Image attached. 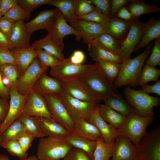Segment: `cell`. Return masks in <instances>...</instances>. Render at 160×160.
Wrapping results in <instances>:
<instances>
[{
	"instance_id": "6da1fadb",
	"label": "cell",
	"mask_w": 160,
	"mask_h": 160,
	"mask_svg": "<svg viewBox=\"0 0 160 160\" xmlns=\"http://www.w3.org/2000/svg\"><path fill=\"white\" fill-rule=\"evenodd\" d=\"M152 43L148 44L145 50L135 57L130 58L121 64L119 75L113 84L115 87L138 85L143 65L151 50Z\"/></svg>"
},
{
	"instance_id": "7a4b0ae2",
	"label": "cell",
	"mask_w": 160,
	"mask_h": 160,
	"mask_svg": "<svg viewBox=\"0 0 160 160\" xmlns=\"http://www.w3.org/2000/svg\"><path fill=\"white\" fill-rule=\"evenodd\" d=\"M123 93L127 101L142 117L154 116V107L158 106L160 99L149 95L142 90H135L127 87Z\"/></svg>"
},
{
	"instance_id": "3957f363",
	"label": "cell",
	"mask_w": 160,
	"mask_h": 160,
	"mask_svg": "<svg viewBox=\"0 0 160 160\" xmlns=\"http://www.w3.org/2000/svg\"><path fill=\"white\" fill-rule=\"evenodd\" d=\"M100 101L118 94L113 84L110 82L100 69L97 62L81 78Z\"/></svg>"
},
{
	"instance_id": "277c9868",
	"label": "cell",
	"mask_w": 160,
	"mask_h": 160,
	"mask_svg": "<svg viewBox=\"0 0 160 160\" xmlns=\"http://www.w3.org/2000/svg\"><path fill=\"white\" fill-rule=\"evenodd\" d=\"M72 148L64 138L44 137L39 142L36 155L39 160H60Z\"/></svg>"
},
{
	"instance_id": "5b68a950",
	"label": "cell",
	"mask_w": 160,
	"mask_h": 160,
	"mask_svg": "<svg viewBox=\"0 0 160 160\" xmlns=\"http://www.w3.org/2000/svg\"><path fill=\"white\" fill-rule=\"evenodd\" d=\"M57 95L74 123L88 121L99 105V102H85L75 99L64 92Z\"/></svg>"
},
{
	"instance_id": "8992f818",
	"label": "cell",
	"mask_w": 160,
	"mask_h": 160,
	"mask_svg": "<svg viewBox=\"0 0 160 160\" xmlns=\"http://www.w3.org/2000/svg\"><path fill=\"white\" fill-rule=\"evenodd\" d=\"M154 119V116L144 117L136 114L128 116L123 124L117 129L119 135L128 137L137 145L146 134L147 127Z\"/></svg>"
},
{
	"instance_id": "52a82bcc",
	"label": "cell",
	"mask_w": 160,
	"mask_h": 160,
	"mask_svg": "<svg viewBox=\"0 0 160 160\" xmlns=\"http://www.w3.org/2000/svg\"><path fill=\"white\" fill-rule=\"evenodd\" d=\"M135 146L137 160H160V126L147 132Z\"/></svg>"
},
{
	"instance_id": "ba28073f",
	"label": "cell",
	"mask_w": 160,
	"mask_h": 160,
	"mask_svg": "<svg viewBox=\"0 0 160 160\" xmlns=\"http://www.w3.org/2000/svg\"><path fill=\"white\" fill-rule=\"evenodd\" d=\"M92 65V64H75L68 59L65 58L58 65L51 68L49 74L52 77L62 81L72 80L81 79Z\"/></svg>"
},
{
	"instance_id": "9c48e42d",
	"label": "cell",
	"mask_w": 160,
	"mask_h": 160,
	"mask_svg": "<svg viewBox=\"0 0 160 160\" xmlns=\"http://www.w3.org/2000/svg\"><path fill=\"white\" fill-rule=\"evenodd\" d=\"M48 68L39 62L37 57H36L17 79L15 87L18 92L22 95L28 96L38 79Z\"/></svg>"
},
{
	"instance_id": "30bf717a",
	"label": "cell",
	"mask_w": 160,
	"mask_h": 160,
	"mask_svg": "<svg viewBox=\"0 0 160 160\" xmlns=\"http://www.w3.org/2000/svg\"><path fill=\"white\" fill-rule=\"evenodd\" d=\"M144 23L138 19L131 20L128 33L121 42L119 56L122 62L129 58L130 55L140 42L142 37Z\"/></svg>"
},
{
	"instance_id": "8fae6325",
	"label": "cell",
	"mask_w": 160,
	"mask_h": 160,
	"mask_svg": "<svg viewBox=\"0 0 160 160\" xmlns=\"http://www.w3.org/2000/svg\"><path fill=\"white\" fill-rule=\"evenodd\" d=\"M52 119L72 133L75 123L70 116L57 94L43 96Z\"/></svg>"
},
{
	"instance_id": "7c38bea8",
	"label": "cell",
	"mask_w": 160,
	"mask_h": 160,
	"mask_svg": "<svg viewBox=\"0 0 160 160\" xmlns=\"http://www.w3.org/2000/svg\"><path fill=\"white\" fill-rule=\"evenodd\" d=\"M9 109L7 115L0 125V134L11 124L19 118L26 102L28 96L23 95L17 91L15 86L9 89Z\"/></svg>"
},
{
	"instance_id": "4fadbf2b",
	"label": "cell",
	"mask_w": 160,
	"mask_h": 160,
	"mask_svg": "<svg viewBox=\"0 0 160 160\" xmlns=\"http://www.w3.org/2000/svg\"><path fill=\"white\" fill-rule=\"evenodd\" d=\"M48 34L52 40L63 51L64 48L63 39L68 35H74L76 39H81V35L66 21L61 12L57 13L55 23Z\"/></svg>"
},
{
	"instance_id": "5bb4252c",
	"label": "cell",
	"mask_w": 160,
	"mask_h": 160,
	"mask_svg": "<svg viewBox=\"0 0 160 160\" xmlns=\"http://www.w3.org/2000/svg\"><path fill=\"white\" fill-rule=\"evenodd\" d=\"M69 23L81 35L83 43L88 45L100 35L107 33L105 27L97 23L76 18Z\"/></svg>"
},
{
	"instance_id": "9a60e30c",
	"label": "cell",
	"mask_w": 160,
	"mask_h": 160,
	"mask_svg": "<svg viewBox=\"0 0 160 160\" xmlns=\"http://www.w3.org/2000/svg\"><path fill=\"white\" fill-rule=\"evenodd\" d=\"M62 82L63 92L71 97L85 102H100L81 79Z\"/></svg>"
},
{
	"instance_id": "2e32d148",
	"label": "cell",
	"mask_w": 160,
	"mask_h": 160,
	"mask_svg": "<svg viewBox=\"0 0 160 160\" xmlns=\"http://www.w3.org/2000/svg\"><path fill=\"white\" fill-rule=\"evenodd\" d=\"M22 114L29 116L43 117L53 119L43 96L33 90L28 95Z\"/></svg>"
},
{
	"instance_id": "e0dca14e",
	"label": "cell",
	"mask_w": 160,
	"mask_h": 160,
	"mask_svg": "<svg viewBox=\"0 0 160 160\" xmlns=\"http://www.w3.org/2000/svg\"><path fill=\"white\" fill-rule=\"evenodd\" d=\"M58 12L56 8L41 11L33 19L25 23V27L32 33L34 31L43 29L46 30L48 32L55 23Z\"/></svg>"
},
{
	"instance_id": "ac0fdd59",
	"label": "cell",
	"mask_w": 160,
	"mask_h": 160,
	"mask_svg": "<svg viewBox=\"0 0 160 160\" xmlns=\"http://www.w3.org/2000/svg\"><path fill=\"white\" fill-rule=\"evenodd\" d=\"M128 137L119 135L115 141L111 160H137L135 145Z\"/></svg>"
},
{
	"instance_id": "d6986e66",
	"label": "cell",
	"mask_w": 160,
	"mask_h": 160,
	"mask_svg": "<svg viewBox=\"0 0 160 160\" xmlns=\"http://www.w3.org/2000/svg\"><path fill=\"white\" fill-rule=\"evenodd\" d=\"M33 90L44 96L59 94L63 92V88L62 81L48 76L45 72L38 79Z\"/></svg>"
},
{
	"instance_id": "ffe728a7",
	"label": "cell",
	"mask_w": 160,
	"mask_h": 160,
	"mask_svg": "<svg viewBox=\"0 0 160 160\" xmlns=\"http://www.w3.org/2000/svg\"><path fill=\"white\" fill-rule=\"evenodd\" d=\"M24 21L15 22L12 32L8 39L12 48H26L30 47V39L32 34L26 28Z\"/></svg>"
},
{
	"instance_id": "44dd1931",
	"label": "cell",
	"mask_w": 160,
	"mask_h": 160,
	"mask_svg": "<svg viewBox=\"0 0 160 160\" xmlns=\"http://www.w3.org/2000/svg\"><path fill=\"white\" fill-rule=\"evenodd\" d=\"M98 107L87 121L94 124L97 128L105 143H111L115 141L119 135L116 129L105 121L100 116L99 112Z\"/></svg>"
},
{
	"instance_id": "7402d4cb",
	"label": "cell",
	"mask_w": 160,
	"mask_h": 160,
	"mask_svg": "<svg viewBox=\"0 0 160 160\" xmlns=\"http://www.w3.org/2000/svg\"><path fill=\"white\" fill-rule=\"evenodd\" d=\"M36 117L45 137L65 138L71 133L53 119L43 117Z\"/></svg>"
},
{
	"instance_id": "603a6c76",
	"label": "cell",
	"mask_w": 160,
	"mask_h": 160,
	"mask_svg": "<svg viewBox=\"0 0 160 160\" xmlns=\"http://www.w3.org/2000/svg\"><path fill=\"white\" fill-rule=\"evenodd\" d=\"M16 59L15 65L19 77L25 72L35 58L37 57L35 48L31 46L26 48H12Z\"/></svg>"
},
{
	"instance_id": "cb8c5ba5",
	"label": "cell",
	"mask_w": 160,
	"mask_h": 160,
	"mask_svg": "<svg viewBox=\"0 0 160 160\" xmlns=\"http://www.w3.org/2000/svg\"><path fill=\"white\" fill-rule=\"evenodd\" d=\"M159 37L160 20L156 19L154 17H152L148 22L144 23L142 37L133 52H136L140 48L147 45L153 40Z\"/></svg>"
},
{
	"instance_id": "d4e9b609",
	"label": "cell",
	"mask_w": 160,
	"mask_h": 160,
	"mask_svg": "<svg viewBox=\"0 0 160 160\" xmlns=\"http://www.w3.org/2000/svg\"><path fill=\"white\" fill-rule=\"evenodd\" d=\"M131 21L122 20L116 17L111 18L105 27L107 33L121 42L128 33Z\"/></svg>"
},
{
	"instance_id": "484cf974",
	"label": "cell",
	"mask_w": 160,
	"mask_h": 160,
	"mask_svg": "<svg viewBox=\"0 0 160 160\" xmlns=\"http://www.w3.org/2000/svg\"><path fill=\"white\" fill-rule=\"evenodd\" d=\"M71 133L95 141L102 138L101 135L97 128L94 124L85 120L75 122L73 130Z\"/></svg>"
},
{
	"instance_id": "4316f807",
	"label": "cell",
	"mask_w": 160,
	"mask_h": 160,
	"mask_svg": "<svg viewBox=\"0 0 160 160\" xmlns=\"http://www.w3.org/2000/svg\"><path fill=\"white\" fill-rule=\"evenodd\" d=\"M73 147L80 149L85 152L91 160L97 146L96 141L89 140L71 133L64 138Z\"/></svg>"
},
{
	"instance_id": "83f0119b",
	"label": "cell",
	"mask_w": 160,
	"mask_h": 160,
	"mask_svg": "<svg viewBox=\"0 0 160 160\" xmlns=\"http://www.w3.org/2000/svg\"><path fill=\"white\" fill-rule=\"evenodd\" d=\"M103 101L105 105L125 117L132 114H137L135 110L127 100L118 94L108 97Z\"/></svg>"
},
{
	"instance_id": "f1b7e54d",
	"label": "cell",
	"mask_w": 160,
	"mask_h": 160,
	"mask_svg": "<svg viewBox=\"0 0 160 160\" xmlns=\"http://www.w3.org/2000/svg\"><path fill=\"white\" fill-rule=\"evenodd\" d=\"M121 42L112 35L105 33L93 39L89 44L97 47L119 56Z\"/></svg>"
},
{
	"instance_id": "f546056e",
	"label": "cell",
	"mask_w": 160,
	"mask_h": 160,
	"mask_svg": "<svg viewBox=\"0 0 160 160\" xmlns=\"http://www.w3.org/2000/svg\"><path fill=\"white\" fill-rule=\"evenodd\" d=\"M98 111L101 118L116 129L121 126L126 119L127 117L119 113L105 104L99 105Z\"/></svg>"
},
{
	"instance_id": "4dcf8cb0",
	"label": "cell",
	"mask_w": 160,
	"mask_h": 160,
	"mask_svg": "<svg viewBox=\"0 0 160 160\" xmlns=\"http://www.w3.org/2000/svg\"><path fill=\"white\" fill-rule=\"evenodd\" d=\"M31 46L35 48L43 49L60 60L65 59L63 51L52 40L48 34L44 37L34 41Z\"/></svg>"
},
{
	"instance_id": "1f68e13d",
	"label": "cell",
	"mask_w": 160,
	"mask_h": 160,
	"mask_svg": "<svg viewBox=\"0 0 160 160\" xmlns=\"http://www.w3.org/2000/svg\"><path fill=\"white\" fill-rule=\"evenodd\" d=\"M24 125L18 118L11 124L0 134V146L7 141L17 140L26 132Z\"/></svg>"
},
{
	"instance_id": "d6a6232c",
	"label": "cell",
	"mask_w": 160,
	"mask_h": 160,
	"mask_svg": "<svg viewBox=\"0 0 160 160\" xmlns=\"http://www.w3.org/2000/svg\"><path fill=\"white\" fill-rule=\"evenodd\" d=\"M126 7L132 14L133 19H138L144 14L160 11L157 6L146 4L142 0H134L129 2Z\"/></svg>"
},
{
	"instance_id": "836d02e7",
	"label": "cell",
	"mask_w": 160,
	"mask_h": 160,
	"mask_svg": "<svg viewBox=\"0 0 160 160\" xmlns=\"http://www.w3.org/2000/svg\"><path fill=\"white\" fill-rule=\"evenodd\" d=\"M97 62L103 74L110 82L114 84L119 75L121 63L109 60H100Z\"/></svg>"
},
{
	"instance_id": "e575fe53",
	"label": "cell",
	"mask_w": 160,
	"mask_h": 160,
	"mask_svg": "<svg viewBox=\"0 0 160 160\" xmlns=\"http://www.w3.org/2000/svg\"><path fill=\"white\" fill-rule=\"evenodd\" d=\"M88 45L89 54L92 59L95 62L103 60L114 61L120 63H122L119 55L94 45Z\"/></svg>"
},
{
	"instance_id": "d590c367",
	"label": "cell",
	"mask_w": 160,
	"mask_h": 160,
	"mask_svg": "<svg viewBox=\"0 0 160 160\" xmlns=\"http://www.w3.org/2000/svg\"><path fill=\"white\" fill-rule=\"evenodd\" d=\"M75 1V0H52L48 5L56 7L66 21L69 22L76 18L74 14Z\"/></svg>"
},
{
	"instance_id": "8d00e7d4",
	"label": "cell",
	"mask_w": 160,
	"mask_h": 160,
	"mask_svg": "<svg viewBox=\"0 0 160 160\" xmlns=\"http://www.w3.org/2000/svg\"><path fill=\"white\" fill-rule=\"evenodd\" d=\"M19 119L25 127L27 133L35 138H41L45 137L39 127L36 117L21 114Z\"/></svg>"
},
{
	"instance_id": "74e56055",
	"label": "cell",
	"mask_w": 160,
	"mask_h": 160,
	"mask_svg": "<svg viewBox=\"0 0 160 160\" xmlns=\"http://www.w3.org/2000/svg\"><path fill=\"white\" fill-rule=\"evenodd\" d=\"M115 141L108 144L104 142L102 138L98 139L96 141L93 160H109L113 154Z\"/></svg>"
},
{
	"instance_id": "f35d334b",
	"label": "cell",
	"mask_w": 160,
	"mask_h": 160,
	"mask_svg": "<svg viewBox=\"0 0 160 160\" xmlns=\"http://www.w3.org/2000/svg\"><path fill=\"white\" fill-rule=\"evenodd\" d=\"M160 75V69L144 64L142 68L138 85L142 86L151 81L156 82L159 80Z\"/></svg>"
},
{
	"instance_id": "ab89813d",
	"label": "cell",
	"mask_w": 160,
	"mask_h": 160,
	"mask_svg": "<svg viewBox=\"0 0 160 160\" xmlns=\"http://www.w3.org/2000/svg\"><path fill=\"white\" fill-rule=\"evenodd\" d=\"M5 149L10 154L18 157L22 160L28 158L27 151H24L17 140L6 141L1 146Z\"/></svg>"
},
{
	"instance_id": "60d3db41",
	"label": "cell",
	"mask_w": 160,
	"mask_h": 160,
	"mask_svg": "<svg viewBox=\"0 0 160 160\" xmlns=\"http://www.w3.org/2000/svg\"><path fill=\"white\" fill-rule=\"evenodd\" d=\"M3 16L15 22L20 20H28L31 15V13L26 11L18 4Z\"/></svg>"
},
{
	"instance_id": "b9f144b4",
	"label": "cell",
	"mask_w": 160,
	"mask_h": 160,
	"mask_svg": "<svg viewBox=\"0 0 160 160\" xmlns=\"http://www.w3.org/2000/svg\"><path fill=\"white\" fill-rule=\"evenodd\" d=\"M95 9L89 0H75L74 14L76 18L86 15Z\"/></svg>"
},
{
	"instance_id": "7bdbcfd3",
	"label": "cell",
	"mask_w": 160,
	"mask_h": 160,
	"mask_svg": "<svg viewBox=\"0 0 160 160\" xmlns=\"http://www.w3.org/2000/svg\"><path fill=\"white\" fill-rule=\"evenodd\" d=\"M35 49L38 60L44 66L52 68L60 63L61 60L43 49L39 48Z\"/></svg>"
},
{
	"instance_id": "ee69618b",
	"label": "cell",
	"mask_w": 160,
	"mask_h": 160,
	"mask_svg": "<svg viewBox=\"0 0 160 160\" xmlns=\"http://www.w3.org/2000/svg\"><path fill=\"white\" fill-rule=\"evenodd\" d=\"M76 18L99 24L105 27L108 24L111 18L96 9L93 12Z\"/></svg>"
},
{
	"instance_id": "f6af8a7d",
	"label": "cell",
	"mask_w": 160,
	"mask_h": 160,
	"mask_svg": "<svg viewBox=\"0 0 160 160\" xmlns=\"http://www.w3.org/2000/svg\"><path fill=\"white\" fill-rule=\"evenodd\" d=\"M0 73L2 77L8 79L15 85L19 76L18 70L15 64H6L0 66Z\"/></svg>"
},
{
	"instance_id": "bcb514c9",
	"label": "cell",
	"mask_w": 160,
	"mask_h": 160,
	"mask_svg": "<svg viewBox=\"0 0 160 160\" xmlns=\"http://www.w3.org/2000/svg\"><path fill=\"white\" fill-rule=\"evenodd\" d=\"M145 64L153 67L160 65V37L155 39L151 54Z\"/></svg>"
},
{
	"instance_id": "7dc6e473",
	"label": "cell",
	"mask_w": 160,
	"mask_h": 160,
	"mask_svg": "<svg viewBox=\"0 0 160 160\" xmlns=\"http://www.w3.org/2000/svg\"><path fill=\"white\" fill-rule=\"evenodd\" d=\"M18 0L19 5L30 13L43 5H48L52 1V0Z\"/></svg>"
},
{
	"instance_id": "c3c4849f",
	"label": "cell",
	"mask_w": 160,
	"mask_h": 160,
	"mask_svg": "<svg viewBox=\"0 0 160 160\" xmlns=\"http://www.w3.org/2000/svg\"><path fill=\"white\" fill-rule=\"evenodd\" d=\"M15 22L4 16L0 17V31L8 39L13 30Z\"/></svg>"
},
{
	"instance_id": "681fc988",
	"label": "cell",
	"mask_w": 160,
	"mask_h": 160,
	"mask_svg": "<svg viewBox=\"0 0 160 160\" xmlns=\"http://www.w3.org/2000/svg\"><path fill=\"white\" fill-rule=\"evenodd\" d=\"M6 64H16L15 57L11 49L1 47L0 49V66Z\"/></svg>"
},
{
	"instance_id": "f907efd6",
	"label": "cell",
	"mask_w": 160,
	"mask_h": 160,
	"mask_svg": "<svg viewBox=\"0 0 160 160\" xmlns=\"http://www.w3.org/2000/svg\"><path fill=\"white\" fill-rule=\"evenodd\" d=\"M96 9L111 18V0H89Z\"/></svg>"
},
{
	"instance_id": "816d5d0a",
	"label": "cell",
	"mask_w": 160,
	"mask_h": 160,
	"mask_svg": "<svg viewBox=\"0 0 160 160\" xmlns=\"http://www.w3.org/2000/svg\"><path fill=\"white\" fill-rule=\"evenodd\" d=\"M63 160H91L87 154L81 150L73 147Z\"/></svg>"
},
{
	"instance_id": "f5cc1de1",
	"label": "cell",
	"mask_w": 160,
	"mask_h": 160,
	"mask_svg": "<svg viewBox=\"0 0 160 160\" xmlns=\"http://www.w3.org/2000/svg\"><path fill=\"white\" fill-rule=\"evenodd\" d=\"M35 138L33 136L26 132L19 137L17 140L23 149L27 151L31 146L32 141Z\"/></svg>"
},
{
	"instance_id": "db71d44e",
	"label": "cell",
	"mask_w": 160,
	"mask_h": 160,
	"mask_svg": "<svg viewBox=\"0 0 160 160\" xmlns=\"http://www.w3.org/2000/svg\"><path fill=\"white\" fill-rule=\"evenodd\" d=\"M134 0H111V18L116 17L118 11L124 5Z\"/></svg>"
},
{
	"instance_id": "11a10c76",
	"label": "cell",
	"mask_w": 160,
	"mask_h": 160,
	"mask_svg": "<svg viewBox=\"0 0 160 160\" xmlns=\"http://www.w3.org/2000/svg\"><path fill=\"white\" fill-rule=\"evenodd\" d=\"M9 101L0 96V125L5 119L8 112Z\"/></svg>"
},
{
	"instance_id": "9f6ffc18",
	"label": "cell",
	"mask_w": 160,
	"mask_h": 160,
	"mask_svg": "<svg viewBox=\"0 0 160 160\" xmlns=\"http://www.w3.org/2000/svg\"><path fill=\"white\" fill-rule=\"evenodd\" d=\"M19 4L18 0H0V8L2 16Z\"/></svg>"
},
{
	"instance_id": "6f0895ef",
	"label": "cell",
	"mask_w": 160,
	"mask_h": 160,
	"mask_svg": "<svg viewBox=\"0 0 160 160\" xmlns=\"http://www.w3.org/2000/svg\"><path fill=\"white\" fill-rule=\"evenodd\" d=\"M68 59L71 63L74 64H82L85 60V56L83 52L77 50L75 51Z\"/></svg>"
},
{
	"instance_id": "680465c9",
	"label": "cell",
	"mask_w": 160,
	"mask_h": 160,
	"mask_svg": "<svg viewBox=\"0 0 160 160\" xmlns=\"http://www.w3.org/2000/svg\"><path fill=\"white\" fill-rule=\"evenodd\" d=\"M142 90L147 93H153L160 96V80L152 85L145 84L142 86Z\"/></svg>"
},
{
	"instance_id": "91938a15",
	"label": "cell",
	"mask_w": 160,
	"mask_h": 160,
	"mask_svg": "<svg viewBox=\"0 0 160 160\" xmlns=\"http://www.w3.org/2000/svg\"><path fill=\"white\" fill-rule=\"evenodd\" d=\"M116 17L127 21H129L133 19L132 14L126 7L123 6L117 12Z\"/></svg>"
},
{
	"instance_id": "94428289",
	"label": "cell",
	"mask_w": 160,
	"mask_h": 160,
	"mask_svg": "<svg viewBox=\"0 0 160 160\" xmlns=\"http://www.w3.org/2000/svg\"><path fill=\"white\" fill-rule=\"evenodd\" d=\"M0 96L2 98L9 100L10 99L9 90L3 85L2 81V77L0 73Z\"/></svg>"
},
{
	"instance_id": "6125c7cd",
	"label": "cell",
	"mask_w": 160,
	"mask_h": 160,
	"mask_svg": "<svg viewBox=\"0 0 160 160\" xmlns=\"http://www.w3.org/2000/svg\"><path fill=\"white\" fill-rule=\"evenodd\" d=\"M0 47H5L9 49L12 48L10 44L8 39L0 31Z\"/></svg>"
},
{
	"instance_id": "be15d7a7",
	"label": "cell",
	"mask_w": 160,
	"mask_h": 160,
	"mask_svg": "<svg viewBox=\"0 0 160 160\" xmlns=\"http://www.w3.org/2000/svg\"><path fill=\"white\" fill-rule=\"evenodd\" d=\"M0 160H10V159L9 157L6 155L4 154H0ZM22 160H39V159L36 155H32L28 156L26 159Z\"/></svg>"
},
{
	"instance_id": "e7e4bbea",
	"label": "cell",
	"mask_w": 160,
	"mask_h": 160,
	"mask_svg": "<svg viewBox=\"0 0 160 160\" xmlns=\"http://www.w3.org/2000/svg\"><path fill=\"white\" fill-rule=\"evenodd\" d=\"M1 16H2L1 15V9L0 8V17H1Z\"/></svg>"
},
{
	"instance_id": "03108f58",
	"label": "cell",
	"mask_w": 160,
	"mask_h": 160,
	"mask_svg": "<svg viewBox=\"0 0 160 160\" xmlns=\"http://www.w3.org/2000/svg\"><path fill=\"white\" fill-rule=\"evenodd\" d=\"M1 47H0V49L1 48Z\"/></svg>"
},
{
	"instance_id": "003e7915",
	"label": "cell",
	"mask_w": 160,
	"mask_h": 160,
	"mask_svg": "<svg viewBox=\"0 0 160 160\" xmlns=\"http://www.w3.org/2000/svg\"></svg>"
}]
</instances>
